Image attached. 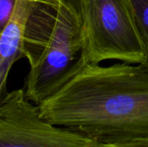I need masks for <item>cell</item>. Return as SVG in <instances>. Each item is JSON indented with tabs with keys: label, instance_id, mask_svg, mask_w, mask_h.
Masks as SVG:
<instances>
[{
	"label": "cell",
	"instance_id": "obj_1",
	"mask_svg": "<svg viewBox=\"0 0 148 147\" xmlns=\"http://www.w3.org/2000/svg\"><path fill=\"white\" fill-rule=\"evenodd\" d=\"M42 118L100 144L148 136V71L87 64L37 106Z\"/></svg>",
	"mask_w": 148,
	"mask_h": 147
},
{
	"label": "cell",
	"instance_id": "obj_2",
	"mask_svg": "<svg viewBox=\"0 0 148 147\" xmlns=\"http://www.w3.org/2000/svg\"><path fill=\"white\" fill-rule=\"evenodd\" d=\"M83 21L79 0H59L56 23L38 62L30 67L24 93L38 106L84 66Z\"/></svg>",
	"mask_w": 148,
	"mask_h": 147
},
{
	"label": "cell",
	"instance_id": "obj_3",
	"mask_svg": "<svg viewBox=\"0 0 148 147\" xmlns=\"http://www.w3.org/2000/svg\"><path fill=\"white\" fill-rule=\"evenodd\" d=\"M83 21L82 60L141 64L145 54L129 0H79Z\"/></svg>",
	"mask_w": 148,
	"mask_h": 147
},
{
	"label": "cell",
	"instance_id": "obj_4",
	"mask_svg": "<svg viewBox=\"0 0 148 147\" xmlns=\"http://www.w3.org/2000/svg\"><path fill=\"white\" fill-rule=\"evenodd\" d=\"M95 139L56 126L41 117L23 88L6 93L0 102V147H97Z\"/></svg>",
	"mask_w": 148,
	"mask_h": 147
},
{
	"label": "cell",
	"instance_id": "obj_5",
	"mask_svg": "<svg viewBox=\"0 0 148 147\" xmlns=\"http://www.w3.org/2000/svg\"><path fill=\"white\" fill-rule=\"evenodd\" d=\"M36 0H16L13 14L1 30L0 38V96L7 93L6 86L12 66L23 57V39L26 23Z\"/></svg>",
	"mask_w": 148,
	"mask_h": 147
},
{
	"label": "cell",
	"instance_id": "obj_6",
	"mask_svg": "<svg viewBox=\"0 0 148 147\" xmlns=\"http://www.w3.org/2000/svg\"><path fill=\"white\" fill-rule=\"evenodd\" d=\"M59 0H36L25 25L23 39V55L29 66L39 60L51 34L58 11Z\"/></svg>",
	"mask_w": 148,
	"mask_h": 147
},
{
	"label": "cell",
	"instance_id": "obj_7",
	"mask_svg": "<svg viewBox=\"0 0 148 147\" xmlns=\"http://www.w3.org/2000/svg\"><path fill=\"white\" fill-rule=\"evenodd\" d=\"M145 58L140 64L148 71V0H129Z\"/></svg>",
	"mask_w": 148,
	"mask_h": 147
},
{
	"label": "cell",
	"instance_id": "obj_8",
	"mask_svg": "<svg viewBox=\"0 0 148 147\" xmlns=\"http://www.w3.org/2000/svg\"><path fill=\"white\" fill-rule=\"evenodd\" d=\"M16 0H0V29L1 30L9 23L15 6Z\"/></svg>",
	"mask_w": 148,
	"mask_h": 147
},
{
	"label": "cell",
	"instance_id": "obj_9",
	"mask_svg": "<svg viewBox=\"0 0 148 147\" xmlns=\"http://www.w3.org/2000/svg\"><path fill=\"white\" fill-rule=\"evenodd\" d=\"M97 147H148V136L114 143H99Z\"/></svg>",
	"mask_w": 148,
	"mask_h": 147
}]
</instances>
